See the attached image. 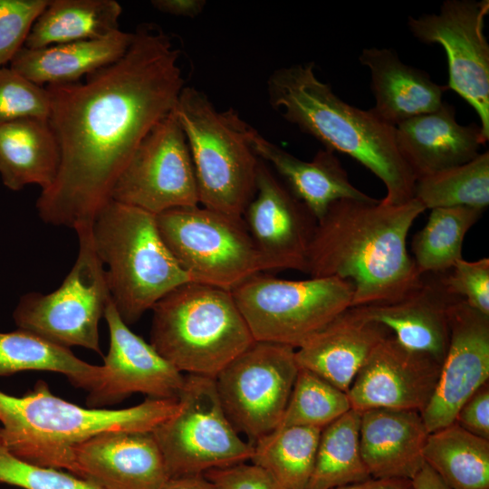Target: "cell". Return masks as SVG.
<instances>
[{"instance_id":"6da1fadb","label":"cell","mask_w":489,"mask_h":489,"mask_svg":"<svg viewBox=\"0 0 489 489\" xmlns=\"http://www.w3.org/2000/svg\"><path fill=\"white\" fill-rule=\"evenodd\" d=\"M181 56L159 26L139 24L127 52L84 82L45 86L61 149L58 174L36 201L48 225H91L118 177L183 90Z\"/></svg>"},{"instance_id":"7a4b0ae2","label":"cell","mask_w":489,"mask_h":489,"mask_svg":"<svg viewBox=\"0 0 489 489\" xmlns=\"http://www.w3.org/2000/svg\"><path fill=\"white\" fill-rule=\"evenodd\" d=\"M426 210L413 198L333 202L316 223L307 253L311 277H339L353 286L350 307L397 302L422 281L407 249L414 221Z\"/></svg>"},{"instance_id":"3957f363","label":"cell","mask_w":489,"mask_h":489,"mask_svg":"<svg viewBox=\"0 0 489 489\" xmlns=\"http://www.w3.org/2000/svg\"><path fill=\"white\" fill-rule=\"evenodd\" d=\"M271 106L333 152L346 154L379 177L387 189L385 203L414 198L416 177L396 142L395 127L371 110L351 106L314 73V63L281 67L267 80Z\"/></svg>"},{"instance_id":"277c9868","label":"cell","mask_w":489,"mask_h":489,"mask_svg":"<svg viewBox=\"0 0 489 489\" xmlns=\"http://www.w3.org/2000/svg\"><path fill=\"white\" fill-rule=\"evenodd\" d=\"M178 408L177 399L150 398L121 409L83 408L53 395L38 380L22 397L0 390V430L18 457L73 475V452L80 444L109 431H153Z\"/></svg>"},{"instance_id":"5b68a950","label":"cell","mask_w":489,"mask_h":489,"mask_svg":"<svg viewBox=\"0 0 489 489\" xmlns=\"http://www.w3.org/2000/svg\"><path fill=\"white\" fill-rule=\"evenodd\" d=\"M151 310L150 344L181 373L215 379L255 341L228 290L187 282Z\"/></svg>"},{"instance_id":"8992f818","label":"cell","mask_w":489,"mask_h":489,"mask_svg":"<svg viewBox=\"0 0 489 489\" xmlns=\"http://www.w3.org/2000/svg\"><path fill=\"white\" fill-rule=\"evenodd\" d=\"M91 236L96 254L107 265L110 299L128 326L171 290L190 282L150 213L110 199L94 217Z\"/></svg>"},{"instance_id":"52a82bcc","label":"cell","mask_w":489,"mask_h":489,"mask_svg":"<svg viewBox=\"0 0 489 489\" xmlns=\"http://www.w3.org/2000/svg\"><path fill=\"white\" fill-rule=\"evenodd\" d=\"M175 111L189 148L200 206L243 216L254 197L260 158L253 127L232 109L220 111L194 87H184Z\"/></svg>"},{"instance_id":"ba28073f","label":"cell","mask_w":489,"mask_h":489,"mask_svg":"<svg viewBox=\"0 0 489 489\" xmlns=\"http://www.w3.org/2000/svg\"><path fill=\"white\" fill-rule=\"evenodd\" d=\"M231 292L255 341L296 350L350 307L353 286L335 276L286 280L259 273Z\"/></svg>"},{"instance_id":"9c48e42d","label":"cell","mask_w":489,"mask_h":489,"mask_svg":"<svg viewBox=\"0 0 489 489\" xmlns=\"http://www.w3.org/2000/svg\"><path fill=\"white\" fill-rule=\"evenodd\" d=\"M156 222L190 282L232 291L264 271L243 216L197 205L165 211Z\"/></svg>"},{"instance_id":"30bf717a","label":"cell","mask_w":489,"mask_h":489,"mask_svg":"<svg viewBox=\"0 0 489 489\" xmlns=\"http://www.w3.org/2000/svg\"><path fill=\"white\" fill-rule=\"evenodd\" d=\"M79 250L58 289L23 294L13 312L18 329L65 348L78 346L101 355L99 324L110 300L104 265L96 254L91 225L74 230Z\"/></svg>"},{"instance_id":"8fae6325","label":"cell","mask_w":489,"mask_h":489,"mask_svg":"<svg viewBox=\"0 0 489 489\" xmlns=\"http://www.w3.org/2000/svg\"><path fill=\"white\" fill-rule=\"evenodd\" d=\"M177 401V413L152 431L169 477L251 459L254 445L244 441L228 419L215 379L187 374Z\"/></svg>"},{"instance_id":"7c38bea8","label":"cell","mask_w":489,"mask_h":489,"mask_svg":"<svg viewBox=\"0 0 489 489\" xmlns=\"http://www.w3.org/2000/svg\"><path fill=\"white\" fill-rule=\"evenodd\" d=\"M298 370L295 349L254 341L215 378L225 413L250 443L280 425Z\"/></svg>"},{"instance_id":"4fadbf2b","label":"cell","mask_w":489,"mask_h":489,"mask_svg":"<svg viewBox=\"0 0 489 489\" xmlns=\"http://www.w3.org/2000/svg\"><path fill=\"white\" fill-rule=\"evenodd\" d=\"M110 199L154 216L199 205L189 148L175 108L143 139Z\"/></svg>"},{"instance_id":"5bb4252c","label":"cell","mask_w":489,"mask_h":489,"mask_svg":"<svg viewBox=\"0 0 489 489\" xmlns=\"http://www.w3.org/2000/svg\"><path fill=\"white\" fill-rule=\"evenodd\" d=\"M488 0H446L436 14L409 17L418 41L444 47L448 64L447 89L474 108L489 140V44L484 34Z\"/></svg>"},{"instance_id":"9a60e30c","label":"cell","mask_w":489,"mask_h":489,"mask_svg":"<svg viewBox=\"0 0 489 489\" xmlns=\"http://www.w3.org/2000/svg\"><path fill=\"white\" fill-rule=\"evenodd\" d=\"M103 317L109 328L110 347L101 365L100 379L88 391L87 408H108L134 393L150 398L177 399L185 380L183 373L129 328L111 299Z\"/></svg>"},{"instance_id":"2e32d148","label":"cell","mask_w":489,"mask_h":489,"mask_svg":"<svg viewBox=\"0 0 489 489\" xmlns=\"http://www.w3.org/2000/svg\"><path fill=\"white\" fill-rule=\"evenodd\" d=\"M244 215L264 271L289 269L306 273L308 248L317 220L262 159L255 194Z\"/></svg>"},{"instance_id":"e0dca14e","label":"cell","mask_w":489,"mask_h":489,"mask_svg":"<svg viewBox=\"0 0 489 489\" xmlns=\"http://www.w3.org/2000/svg\"><path fill=\"white\" fill-rule=\"evenodd\" d=\"M448 325L437 384L420 413L429 433L454 423L459 408L489 379V315L461 299L449 309Z\"/></svg>"},{"instance_id":"ac0fdd59","label":"cell","mask_w":489,"mask_h":489,"mask_svg":"<svg viewBox=\"0 0 489 489\" xmlns=\"http://www.w3.org/2000/svg\"><path fill=\"white\" fill-rule=\"evenodd\" d=\"M440 369L433 357L406 348L391 334L373 350L347 391L351 409L421 413L435 392Z\"/></svg>"},{"instance_id":"d6986e66","label":"cell","mask_w":489,"mask_h":489,"mask_svg":"<svg viewBox=\"0 0 489 489\" xmlns=\"http://www.w3.org/2000/svg\"><path fill=\"white\" fill-rule=\"evenodd\" d=\"M73 475L100 489H161L169 478L152 431H109L74 448Z\"/></svg>"},{"instance_id":"ffe728a7","label":"cell","mask_w":489,"mask_h":489,"mask_svg":"<svg viewBox=\"0 0 489 489\" xmlns=\"http://www.w3.org/2000/svg\"><path fill=\"white\" fill-rule=\"evenodd\" d=\"M461 299L446 290L441 273H425L421 283L397 302L356 307L368 320L387 327L406 348L442 364L449 344V309Z\"/></svg>"},{"instance_id":"44dd1931","label":"cell","mask_w":489,"mask_h":489,"mask_svg":"<svg viewBox=\"0 0 489 489\" xmlns=\"http://www.w3.org/2000/svg\"><path fill=\"white\" fill-rule=\"evenodd\" d=\"M395 136L416 179L471 161L487 142L479 125L459 124L455 107L445 101L435 111L397 125Z\"/></svg>"},{"instance_id":"7402d4cb","label":"cell","mask_w":489,"mask_h":489,"mask_svg":"<svg viewBox=\"0 0 489 489\" xmlns=\"http://www.w3.org/2000/svg\"><path fill=\"white\" fill-rule=\"evenodd\" d=\"M391 334L350 307L295 350L296 361L347 392L373 350Z\"/></svg>"},{"instance_id":"603a6c76","label":"cell","mask_w":489,"mask_h":489,"mask_svg":"<svg viewBox=\"0 0 489 489\" xmlns=\"http://www.w3.org/2000/svg\"><path fill=\"white\" fill-rule=\"evenodd\" d=\"M428 435L418 411L371 408L361 412L360 447L371 478L411 480L425 464Z\"/></svg>"},{"instance_id":"cb8c5ba5","label":"cell","mask_w":489,"mask_h":489,"mask_svg":"<svg viewBox=\"0 0 489 489\" xmlns=\"http://www.w3.org/2000/svg\"><path fill=\"white\" fill-rule=\"evenodd\" d=\"M360 62L370 72L375 105L371 111L396 127L413 117L440 108L446 85L434 82L426 72L404 63L390 48H364Z\"/></svg>"},{"instance_id":"d4e9b609","label":"cell","mask_w":489,"mask_h":489,"mask_svg":"<svg viewBox=\"0 0 489 489\" xmlns=\"http://www.w3.org/2000/svg\"><path fill=\"white\" fill-rule=\"evenodd\" d=\"M251 143L257 157L274 168L317 221L335 201L376 200L353 186L331 150L321 149L311 161L302 160L264 139L254 129L251 132Z\"/></svg>"},{"instance_id":"484cf974","label":"cell","mask_w":489,"mask_h":489,"mask_svg":"<svg viewBox=\"0 0 489 489\" xmlns=\"http://www.w3.org/2000/svg\"><path fill=\"white\" fill-rule=\"evenodd\" d=\"M134 32L119 30L106 37L50 45L23 47L10 68L43 86L69 83L119 60L127 52Z\"/></svg>"},{"instance_id":"4316f807","label":"cell","mask_w":489,"mask_h":489,"mask_svg":"<svg viewBox=\"0 0 489 489\" xmlns=\"http://www.w3.org/2000/svg\"><path fill=\"white\" fill-rule=\"evenodd\" d=\"M61 149L48 119L23 118L0 126V177L5 187L19 191L53 183Z\"/></svg>"},{"instance_id":"83f0119b","label":"cell","mask_w":489,"mask_h":489,"mask_svg":"<svg viewBox=\"0 0 489 489\" xmlns=\"http://www.w3.org/2000/svg\"><path fill=\"white\" fill-rule=\"evenodd\" d=\"M122 7L115 0H49L33 24L24 47L106 37L120 29Z\"/></svg>"},{"instance_id":"f1b7e54d","label":"cell","mask_w":489,"mask_h":489,"mask_svg":"<svg viewBox=\"0 0 489 489\" xmlns=\"http://www.w3.org/2000/svg\"><path fill=\"white\" fill-rule=\"evenodd\" d=\"M26 370L61 373L73 386L90 391L100 379L101 366L28 331H0V377Z\"/></svg>"},{"instance_id":"f546056e","label":"cell","mask_w":489,"mask_h":489,"mask_svg":"<svg viewBox=\"0 0 489 489\" xmlns=\"http://www.w3.org/2000/svg\"><path fill=\"white\" fill-rule=\"evenodd\" d=\"M423 456L451 489H489V440L455 422L429 433Z\"/></svg>"},{"instance_id":"4dcf8cb0","label":"cell","mask_w":489,"mask_h":489,"mask_svg":"<svg viewBox=\"0 0 489 489\" xmlns=\"http://www.w3.org/2000/svg\"><path fill=\"white\" fill-rule=\"evenodd\" d=\"M360 412L350 409L321 431L306 489H333L371 479L360 447Z\"/></svg>"},{"instance_id":"1f68e13d","label":"cell","mask_w":489,"mask_h":489,"mask_svg":"<svg viewBox=\"0 0 489 489\" xmlns=\"http://www.w3.org/2000/svg\"><path fill=\"white\" fill-rule=\"evenodd\" d=\"M321 429L276 428L257 439L251 463L268 472L281 489H306Z\"/></svg>"},{"instance_id":"d6a6232c","label":"cell","mask_w":489,"mask_h":489,"mask_svg":"<svg viewBox=\"0 0 489 489\" xmlns=\"http://www.w3.org/2000/svg\"><path fill=\"white\" fill-rule=\"evenodd\" d=\"M484 211L469 206L431 209L425 226L414 235L411 251L420 274L441 273L462 259L465 236Z\"/></svg>"},{"instance_id":"836d02e7","label":"cell","mask_w":489,"mask_h":489,"mask_svg":"<svg viewBox=\"0 0 489 489\" xmlns=\"http://www.w3.org/2000/svg\"><path fill=\"white\" fill-rule=\"evenodd\" d=\"M414 198L427 209L489 205V152L471 161L416 179Z\"/></svg>"},{"instance_id":"e575fe53","label":"cell","mask_w":489,"mask_h":489,"mask_svg":"<svg viewBox=\"0 0 489 489\" xmlns=\"http://www.w3.org/2000/svg\"><path fill=\"white\" fill-rule=\"evenodd\" d=\"M351 409L348 394L317 374L299 368L277 428L306 427L322 429Z\"/></svg>"},{"instance_id":"d590c367","label":"cell","mask_w":489,"mask_h":489,"mask_svg":"<svg viewBox=\"0 0 489 489\" xmlns=\"http://www.w3.org/2000/svg\"><path fill=\"white\" fill-rule=\"evenodd\" d=\"M0 483L22 489H100L68 472L29 463L10 451L0 430Z\"/></svg>"},{"instance_id":"8d00e7d4","label":"cell","mask_w":489,"mask_h":489,"mask_svg":"<svg viewBox=\"0 0 489 489\" xmlns=\"http://www.w3.org/2000/svg\"><path fill=\"white\" fill-rule=\"evenodd\" d=\"M50 96L12 68H0V126L23 118H49Z\"/></svg>"},{"instance_id":"74e56055","label":"cell","mask_w":489,"mask_h":489,"mask_svg":"<svg viewBox=\"0 0 489 489\" xmlns=\"http://www.w3.org/2000/svg\"><path fill=\"white\" fill-rule=\"evenodd\" d=\"M49 0H0V68L24 47L33 24Z\"/></svg>"},{"instance_id":"f35d334b","label":"cell","mask_w":489,"mask_h":489,"mask_svg":"<svg viewBox=\"0 0 489 489\" xmlns=\"http://www.w3.org/2000/svg\"><path fill=\"white\" fill-rule=\"evenodd\" d=\"M446 290L465 301L476 311L489 315V259L458 260L447 272L441 273Z\"/></svg>"},{"instance_id":"ab89813d","label":"cell","mask_w":489,"mask_h":489,"mask_svg":"<svg viewBox=\"0 0 489 489\" xmlns=\"http://www.w3.org/2000/svg\"><path fill=\"white\" fill-rule=\"evenodd\" d=\"M203 475L215 489H281L268 472L253 463L213 468Z\"/></svg>"},{"instance_id":"60d3db41","label":"cell","mask_w":489,"mask_h":489,"mask_svg":"<svg viewBox=\"0 0 489 489\" xmlns=\"http://www.w3.org/2000/svg\"><path fill=\"white\" fill-rule=\"evenodd\" d=\"M455 422L469 433L489 440V384L481 386L459 408Z\"/></svg>"},{"instance_id":"b9f144b4","label":"cell","mask_w":489,"mask_h":489,"mask_svg":"<svg viewBox=\"0 0 489 489\" xmlns=\"http://www.w3.org/2000/svg\"><path fill=\"white\" fill-rule=\"evenodd\" d=\"M151 5L158 11L182 17L194 18L206 5L204 0H153Z\"/></svg>"},{"instance_id":"7bdbcfd3","label":"cell","mask_w":489,"mask_h":489,"mask_svg":"<svg viewBox=\"0 0 489 489\" xmlns=\"http://www.w3.org/2000/svg\"><path fill=\"white\" fill-rule=\"evenodd\" d=\"M161 489H215L203 474L169 477Z\"/></svg>"},{"instance_id":"ee69618b","label":"cell","mask_w":489,"mask_h":489,"mask_svg":"<svg viewBox=\"0 0 489 489\" xmlns=\"http://www.w3.org/2000/svg\"><path fill=\"white\" fill-rule=\"evenodd\" d=\"M410 481L413 489H451L426 463Z\"/></svg>"},{"instance_id":"f6af8a7d","label":"cell","mask_w":489,"mask_h":489,"mask_svg":"<svg viewBox=\"0 0 489 489\" xmlns=\"http://www.w3.org/2000/svg\"><path fill=\"white\" fill-rule=\"evenodd\" d=\"M333 489H413L408 479H369L367 481L348 484Z\"/></svg>"}]
</instances>
